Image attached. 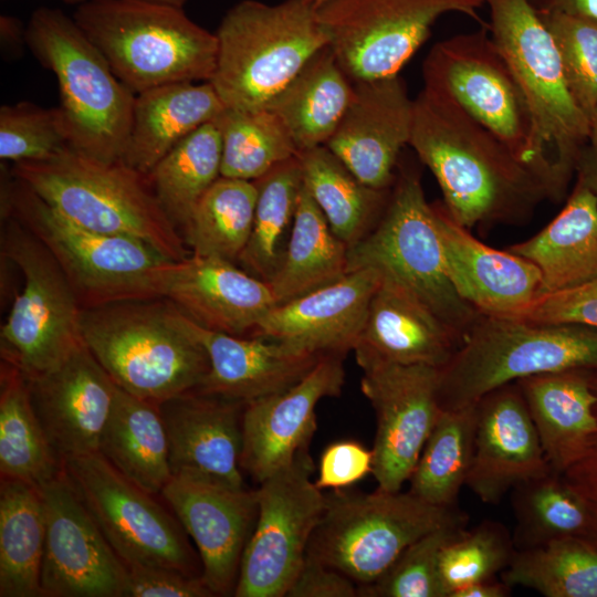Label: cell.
<instances>
[{"mask_svg":"<svg viewBox=\"0 0 597 597\" xmlns=\"http://www.w3.org/2000/svg\"><path fill=\"white\" fill-rule=\"evenodd\" d=\"M344 355L323 356L290 388L245 404L240 464L261 483L306 450L316 431V406L341 395Z\"/></svg>","mask_w":597,"mask_h":597,"instance_id":"cell-20","label":"cell"},{"mask_svg":"<svg viewBox=\"0 0 597 597\" xmlns=\"http://www.w3.org/2000/svg\"><path fill=\"white\" fill-rule=\"evenodd\" d=\"M184 320L209 358L198 392L248 404L290 388L325 356L262 337L211 331L185 314Z\"/></svg>","mask_w":597,"mask_h":597,"instance_id":"cell-29","label":"cell"},{"mask_svg":"<svg viewBox=\"0 0 597 597\" xmlns=\"http://www.w3.org/2000/svg\"><path fill=\"white\" fill-rule=\"evenodd\" d=\"M25 28L27 46L56 77L70 146L100 161H121L136 94L118 80L73 17L39 8Z\"/></svg>","mask_w":597,"mask_h":597,"instance_id":"cell-7","label":"cell"},{"mask_svg":"<svg viewBox=\"0 0 597 597\" xmlns=\"http://www.w3.org/2000/svg\"><path fill=\"white\" fill-rule=\"evenodd\" d=\"M577 180L583 182L597 198V149L587 145L582 150L576 169Z\"/></svg>","mask_w":597,"mask_h":597,"instance_id":"cell-58","label":"cell"},{"mask_svg":"<svg viewBox=\"0 0 597 597\" xmlns=\"http://www.w3.org/2000/svg\"><path fill=\"white\" fill-rule=\"evenodd\" d=\"M348 273V245L332 231L306 188L280 264L268 282L276 305L331 284Z\"/></svg>","mask_w":597,"mask_h":597,"instance_id":"cell-35","label":"cell"},{"mask_svg":"<svg viewBox=\"0 0 597 597\" xmlns=\"http://www.w3.org/2000/svg\"><path fill=\"white\" fill-rule=\"evenodd\" d=\"M160 495L195 542L206 585L214 596L234 595L243 551L258 515L256 489L172 475Z\"/></svg>","mask_w":597,"mask_h":597,"instance_id":"cell-19","label":"cell"},{"mask_svg":"<svg viewBox=\"0 0 597 597\" xmlns=\"http://www.w3.org/2000/svg\"><path fill=\"white\" fill-rule=\"evenodd\" d=\"M409 146L434 176L460 226L520 224L567 186L551 168L526 163L458 103L422 88L413 100Z\"/></svg>","mask_w":597,"mask_h":597,"instance_id":"cell-1","label":"cell"},{"mask_svg":"<svg viewBox=\"0 0 597 597\" xmlns=\"http://www.w3.org/2000/svg\"><path fill=\"white\" fill-rule=\"evenodd\" d=\"M511 506L516 521L512 535L516 549L563 538L589 542L591 526L587 507L553 470L515 486L511 491Z\"/></svg>","mask_w":597,"mask_h":597,"instance_id":"cell-42","label":"cell"},{"mask_svg":"<svg viewBox=\"0 0 597 597\" xmlns=\"http://www.w3.org/2000/svg\"><path fill=\"white\" fill-rule=\"evenodd\" d=\"M588 145L597 149V104L589 116V140Z\"/></svg>","mask_w":597,"mask_h":597,"instance_id":"cell-59","label":"cell"},{"mask_svg":"<svg viewBox=\"0 0 597 597\" xmlns=\"http://www.w3.org/2000/svg\"><path fill=\"white\" fill-rule=\"evenodd\" d=\"M316 8H318L322 3H324L326 0H310Z\"/></svg>","mask_w":597,"mask_h":597,"instance_id":"cell-62","label":"cell"},{"mask_svg":"<svg viewBox=\"0 0 597 597\" xmlns=\"http://www.w3.org/2000/svg\"><path fill=\"white\" fill-rule=\"evenodd\" d=\"M224 105L210 82H179L136 94L122 160L148 176L180 140L214 121Z\"/></svg>","mask_w":597,"mask_h":597,"instance_id":"cell-30","label":"cell"},{"mask_svg":"<svg viewBox=\"0 0 597 597\" xmlns=\"http://www.w3.org/2000/svg\"><path fill=\"white\" fill-rule=\"evenodd\" d=\"M483 0H326L317 17L352 82L398 75L447 13L481 21Z\"/></svg>","mask_w":597,"mask_h":597,"instance_id":"cell-15","label":"cell"},{"mask_svg":"<svg viewBox=\"0 0 597 597\" xmlns=\"http://www.w3.org/2000/svg\"><path fill=\"white\" fill-rule=\"evenodd\" d=\"M286 596L355 597L358 596V585L342 572L306 555Z\"/></svg>","mask_w":597,"mask_h":597,"instance_id":"cell-54","label":"cell"},{"mask_svg":"<svg viewBox=\"0 0 597 597\" xmlns=\"http://www.w3.org/2000/svg\"><path fill=\"white\" fill-rule=\"evenodd\" d=\"M381 273L363 268L339 280L275 305L253 337L275 341L318 355L353 350Z\"/></svg>","mask_w":597,"mask_h":597,"instance_id":"cell-24","label":"cell"},{"mask_svg":"<svg viewBox=\"0 0 597 597\" xmlns=\"http://www.w3.org/2000/svg\"><path fill=\"white\" fill-rule=\"evenodd\" d=\"M590 381L597 394V368L590 369ZM594 411L597 418V404ZM561 475L589 512L591 525L589 545L597 549V427Z\"/></svg>","mask_w":597,"mask_h":597,"instance_id":"cell-53","label":"cell"},{"mask_svg":"<svg viewBox=\"0 0 597 597\" xmlns=\"http://www.w3.org/2000/svg\"><path fill=\"white\" fill-rule=\"evenodd\" d=\"M374 452L355 440L328 444L318 461L315 484L324 489L343 490L373 473Z\"/></svg>","mask_w":597,"mask_h":597,"instance_id":"cell-51","label":"cell"},{"mask_svg":"<svg viewBox=\"0 0 597 597\" xmlns=\"http://www.w3.org/2000/svg\"><path fill=\"white\" fill-rule=\"evenodd\" d=\"M153 300L83 308L85 345L117 387L159 404L197 390L209 371L203 346L171 303Z\"/></svg>","mask_w":597,"mask_h":597,"instance_id":"cell-3","label":"cell"},{"mask_svg":"<svg viewBox=\"0 0 597 597\" xmlns=\"http://www.w3.org/2000/svg\"><path fill=\"white\" fill-rule=\"evenodd\" d=\"M11 177L2 189V210L50 251L82 308L164 297L175 261L142 240L71 222Z\"/></svg>","mask_w":597,"mask_h":597,"instance_id":"cell-5","label":"cell"},{"mask_svg":"<svg viewBox=\"0 0 597 597\" xmlns=\"http://www.w3.org/2000/svg\"><path fill=\"white\" fill-rule=\"evenodd\" d=\"M253 181L258 188L253 226L238 261L243 270L269 282L283 256L303 187L297 155Z\"/></svg>","mask_w":597,"mask_h":597,"instance_id":"cell-43","label":"cell"},{"mask_svg":"<svg viewBox=\"0 0 597 597\" xmlns=\"http://www.w3.org/2000/svg\"><path fill=\"white\" fill-rule=\"evenodd\" d=\"M147 1L158 2V3L174 6L178 8H184L185 3L187 2V0H147Z\"/></svg>","mask_w":597,"mask_h":597,"instance_id":"cell-60","label":"cell"},{"mask_svg":"<svg viewBox=\"0 0 597 597\" xmlns=\"http://www.w3.org/2000/svg\"><path fill=\"white\" fill-rule=\"evenodd\" d=\"M412 122L413 100L399 74L353 82L349 104L325 146L364 185L389 190Z\"/></svg>","mask_w":597,"mask_h":597,"instance_id":"cell-21","label":"cell"},{"mask_svg":"<svg viewBox=\"0 0 597 597\" xmlns=\"http://www.w3.org/2000/svg\"><path fill=\"white\" fill-rule=\"evenodd\" d=\"M25 30L27 28H23L17 18L2 14L0 18L2 49L7 53L20 52L21 45L27 44Z\"/></svg>","mask_w":597,"mask_h":597,"instance_id":"cell-57","label":"cell"},{"mask_svg":"<svg viewBox=\"0 0 597 597\" xmlns=\"http://www.w3.org/2000/svg\"><path fill=\"white\" fill-rule=\"evenodd\" d=\"M489 32L530 107L541 149L570 179L589 140V117L574 100L555 41L530 0H483Z\"/></svg>","mask_w":597,"mask_h":597,"instance_id":"cell-11","label":"cell"},{"mask_svg":"<svg viewBox=\"0 0 597 597\" xmlns=\"http://www.w3.org/2000/svg\"><path fill=\"white\" fill-rule=\"evenodd\" d=\"M199 575L166 567L127 568L124 597H211Z\"/></svg>","mask_w":597,"mask_h":597,"instance_id":"cell-52","label":"cell"},{"mask_svg":"<svg viewBox=\"0 0 597 597\" xmlns=\"http://www.w3.org/2000/svg\"><path fill=\"white\" fill-rule=\"evenodd\" d=\"M538 14L555 41L567 86L589 117L597 104V22L563 12Z\"/></svg>","mask_w":597,"mask_h":597,"instance_id":"cell-49","label":"cell"},{"mask_svg":"<svg viewBox=\"0 0 597 597\" xmlns=\"http://www.w3.org/2000/svg\"><path fill=\"white\" fill-rule=\"evenodd\" d=\"M506 250L540 270V293L593 277L597 274V198L577 180L564 208L547 226Z\"/></svg>","mask_w":597,"mask_h":597,"instance_id":"cell-32","label":"cell"},{"mask_svg":"<svg viewBox=\"0 0 597 597\" xmlns=\"http://www.w3.org/2000/svg\"><path fill=\"white\" fill-rule=\"evenodd\" d=\"M27 381L35 415L62 464L98 452L117 386L85 343L59 366Z\"/></svg>","mask_w":597,"mask_h":597,"instance_id":"cell-22","label":"cell"},{"mask_svg":"<svg viewBox=\"0 0 597 597\" xmlns=\"http://www.w3.org/2000/svg\"><path fill=\"white\" fill-rule=\"evenodd\" d=\"M214 34L217 61L209 82L224 107L238 111L265 108L329 45L310 0H242L226 12Z\"/></svg>","mask_w":597,"mask_h":597,"instance_id":"cell-4","label":"cell"},{"mask_svg":"<svg viewBox=\"0 0 597 597\" xmlns=\"http://www.w3.org/2000/svg\"><path fill=\"white\" fill-rule=\"evenodd\" d=\"M474 405V449L465 485L483 503L498 504L515 486L552 468L516 383L486 392Z\"/></svg>","mask_w":597,"mask_h":597,"instance_id":"cell-23","label":"cell"},{"mask_svg":"<svg viewBox=\"0 0 597 597\" xmlns=\"http://www.w3.org/2000/svg\"><path fill=\"white\" fill-rule=\"evenodd\" d=\"M39 490L45 513L41 597H124L127 567L64 472Z\"/></svg>","mask_w":597,"mask_h":597,"instance_id":"cell-18","label":"cell"},{"mask_svg":"<svg viewBox=\"0 0 597 597\" xmlns=\"http://www.w3.org/2000/svg\"><path fill=\"white\" fill-rule=\"evenodd\" d=\"M360 389L376 415L373 475L379 490L400 491L417 464L441 408L440 369L367 360Z\"/></svg>","mask_w":597,"mask_h":597,"instance_id":"cell-17","label":"cell"},{"mask_svg":"<svg viewBox=\"0 0 597 597\" xmlns=\"http://www.w3.org/2000/svg\"><path fill=\"white\" fill-rule=\"evenodd\" d=\"M2 250L22 272L24 286L1 326V356L25 378H33L84 344L83 308L50 251L13 217Z\"/></svg>","mask_w":597,"mask_h":597,"instance_id":"cell-12","label":"cell"},{"mask_svg":"<svg viewBox=\"0 0 597 597\" xmlns=\"http://www.w3.org/2000/svg\"><path fill=\"white\" fill-rule=\"evenodd\" d=\"M256 197L254 181L219 177L181 230L190 253L238 261L252 231Z\"/></svg>","mask_w":597,"mask_h":597,"instance_id":"cell-41","label":"cell"},{"mask_svg":"<svg viewBox=\"0 0 597 597\" xmlns=\"http://www.w3.org/2000/svg\"><path fill=\"white\" fill-rule=\"evenodd\" d=\"M221 134L212 121L180 140L147 176L178 230L184 229L201 197L221 177Z\"/></svg>","mask_w":597,"mask_h":597,"instance_id":"cell-39","label":"cell"},{"mask_svg":"<svg viewBox=\"0 0 597 597\" xmlns=\"http://www.w3.org/2000/svg\"><path fill=\"white\" fill-rule=\"evenodd\" d=\"M45 513L38 488L19 480L0 483V596L41 597Z\"/></svg>","mask_w":597,"mask_h":597,"instance_id":"cell-37","label":"cell"},{"mask_svg":"<svg viewBox=\"0 0 597 597\" xmlns=\"http://www.w3.org/2000/svg\"><path fill=\"white\" fill-rule=\"evenodd\" d=\"M303 185L326 218L334 234L349 247L380 219L389 190L364 185L325 145L297 154Z\"/></svg>","mask_w":597,"mask_h":597,"instance_id":"cell-36","label":"cell"},{"mask_svg":"<svg viewBox=\"0 0 597 597\" xmlns=\"http://www.w3.org/2000/svg\"><path fill=\"white\" fill-rule=\"evenodd\" d=\"M422 78L425 88L452 98L520 159L558 172L538 145L527 102L488 23L437 42L422 63Z\"/></svg>","mask_w":597,"mask_h":597,"instance_id":"cell-13","label":"cell"},{"mask_svg":"<svg viewBox=\"0 0 597 597\" xmlns=\"http://www.w3.org/2000/svg\"><path fill=\"white\" fill-rule=\"evenodd\" d=\"M221 134V176L253 181L298 154L281 121L270 108H224L214 119Z\"/></svg>","mask_w":597,"mask_h":597,"instance_id":"cell-45","label":"cell"},{"mask_svg":"<svg viewBox=\"0 0 597 597\" xmlns=\"http://www.w3.org/2000/svg\"><path fill=\"white\" fill-rule=\"evenodd\" d=\"M63 472L127 568L166 567L201 576L200 558L176 515L98 452L65 460Z\"/></svg>","mask_w":597,"mask_h":597,"instance_id":"cell-14","label":"cell"},{"mask_svg":"<svg viewBox=\"0 0 597 597\" xmlns=\"http://www.w3.org/2000/svg\"><path fill=\"white\" fill-rule=\"evenodd\" d=\"M515 551L513 536L499 522L485 520L472 530L464 528L440 552L439 575L446 596L494 578L510 565Z\"/></svg>","mask_w":597,"mask_h":597,"instance_id":"cell-46","label":"cell"},{"mask_svg":"<svg viewBox=\"0 0 597 597\" xmlns=\"http://www.w3.org/2000/svg\"><path fill=\"white\" fill-rule=\"evenodd\" d=\"M501 580L546 597H597V549L577 538L516 549Z\"/></svg>","mask_w":597,"mask_h":597,"instance_id":"cell-44","label":"cell"},{"mask_svg":"<svg viewBox=\"0 0 597 597\" xmlns=\"http://www.w3.org/2000/svg\"><path fill=\"white\" fill-rule=\"evenodd\" d=\"M98 453L127 480L160 495L172 475L158 404L117 387L100 438Z\"/></svg>","mask_w":597,"mask_h":597,"instance_id":"cell-33","label":"cell"},{"mask_svg":"<svg viewBox=\"0 0 597 597\" xmlns=\"http://www.w3.org/2000/svg\"><path fill=\"white\" fill-rule=\"evenodd\" d=\"M468 520L446 524L411 543L378 579L358 587V596L447 597L439 575L440 552L465 528Z\"/></svg>","mask_w":597,"mask_h":597,"instance_id":"cell-47","label":"cell"},{"mask_svg":"<svg viewBox=\"0 0 597 597\" xmlns=\"http://www.w3.org/2000/svg\"><path fill=\"white\" fill-rule=\"evenodd\" d=\"M61 1L66 2L69 4L80 6L82 3H85V2H88V1H92V0H61Z\"/></svg>","mask_w":597,"mask_h":597,"instance_id":"cell-61","label":"cell"},{"mask_svg":"<svg viewBox=\"0 0 597 597\" xmlns=\"http://www.w3.org/2000/svg\"><path fill=\"white\" fill-rule=\"evenodd\" d=\"M553 471L562 473L596 429L597 394L589 368L525 377L516 381Z\"/></svg>","mask_w":597,"mask_h":597,"instance_id":"cell-31","label":"cell"},{"mask_svg":"<svg viewBox=\"0 0 597 597\" xmlns=\"http://www.w3.org/2000/svg\"><path fill=\"white\" fill-rule=\"evenodd\" d=\"M73 19L133 93L179 82H209L217 38L182 8L147 0H92Z\"/></svg>","mask_w":597,"mask_h":597,"instance_id":"cell-6","label":"cell"},{"mask_svg":"<svg viewBox=\"0 0 597 597\" xmlns=\"http://www.w3.org/2000/svg\"><path fill=\"white\" fill-rule=\"evenodd\" d=\"M468 516L458 505L430 504L412 493L333 490L307 546V556L331 566L358 587L378 579L425 534Z\"/></svg>","mask_w":597,"mask_h":597,"instance_id":"cell-10","label":"cell"},{"mask_svg":"<svg viewBox=\"0 0 597 597\" xmlns=\"http://www.w3.org/2000/svg\"><path fill=\"white\" fill-rule=\"evenodd\" d=\"M244 406L195 390L159 402L171 475L245 488L240 464Z\"/></svg>","mask_w":597,"mask_h":597,"instance_id":"cell-25","label":"cell"},{"mask_svg":"<svg viewBox=\"0 0 597 597\" xmlns=\"http://www.w3.org/2000/svg\"><path fill=\"white\" fill-rule=\"evenodd\" d=\"M353 82L332 49L315 54L266 106L290 132L298 153L325 145L342 119Z\"/></svg>","mask_w":597,"mask_h":597,"instance_id":"cell-34","label":"cell"},{"mask_svg":"<svg viewBox=\"0 0 597 597\" xmlns=\"http://www.w3.org/2000/svg\"><path fill=\"white\" fill-rule=\"evenodd\" d=\"M512 587L494 578L472 583L457 589L450 597H506L511 595Z\"/></svg>","mask_w":597,"mask_h":597,"instance_id":"cell-56","label":"cell"},{"mask_svg":"<svg viewBox=\"0 0 597 597\" xmlns=\"http://www.w3.org/2000/svg\"><path fill=\"white\" fill-rule=\"evenodd\" d=\"M363 268L398 281L463 342L481 316L447 275L433 205L415 170H401L376 226L348 248V272Z\"/></svg>","mask_w":597,"mask_h":597,"instance_id":"cell-9","label":"cell"},{"mask_svg":"<svg viewBox=\"0 0 597 597\" xmlns=\"http://www.w3.org/2000/svg\"><path fill=\"white\" fill-rule=\"evenodd\" d=\"M504 318L597 329V274L566 289L538 293L523 310Z\"/></svg>","mask_w":597,"mask_h":597,"instance_id":"cell-50","label":"cell"},{"mask_svg":"<svg viewBox=\"0 0 597 597\" xmlns=\"http://www.w3.org/2000/svg\"><path fill=\"white\" fill-rule=\"evenodd\" d=\"M10 174L82 228L142 240L175 262L190 255L148 177L123 161H100L67 147L48 159L14 163Z\"/></svg>","mask_w":597,"mask_h":597,"instance_id":"cell-2","label":"cell"},{"mask_svg":"<svg viewBox=\"0 0 597 597\" xmlns=\"http://www.w3.org/2000/svg\"><path fill=\"white\" fill-rule=\"evenodd\" d=\"M63 464L33 409L27 378L8 363L1 367L0 473L38 489L56 479Z\"/></svg>","mask_w":597,"mask_h":597,"instance_id":"cell-38","label":"cell"},{"mask_svg":"<svg viewBox=\"0 0 597 597\" xmlns=\"http://www.w3.org/2000/svg\"><path fill=\"white\" fill-rule=\"evenodd\" d=\"M574 368H597L596 328L481 315L439 371V406L465 408L502 385Z\"/></svg>","mask_w":597,"mask_h":597,"instance_id":"cell-8","label":"cell"},{"mask_svg":"<svg viewBox=\"0 0 597 597\" xmlns=\"http://www.w3.org/2000/svg\"><path fill=\"white\" fill-rule=\"evenodd\" d=\"M462 343L416 295L381 274L353 350L357 364L377 360L441 369Z\"/></svg>","mask_w":597,"mask_h":597,"instance_id":"cell-28","label":"cell"},{"mask_svg":"<svg viewBox=\"0 0 597 597\" xmlns=\"http://www.w3.org/2000/svg\"><path fill=\"white\" fill-rule=\"evenodd\" d=\"M308 449L259 483L258 515L241 558L235 597H284L306 558L326 505Z\"/></svg>","mask_w":597,"mask_h":597,"instance_id":"cell-16","label":"cell"},{"mask_svg":"<svg viewBox=\"0 0 597 597\" xmlns=\"http://www.w3.org/2000/svg\"><path fill=\"white\" fill-rule=\"evenodd\" d=\"M163 298L205 328L245 337L276 305L268 282L231 261L195 254L175 262Z\"/></svg>","mask_w":597,"mask_h":597,"instance_id":"cell-26","label":"cell"},{"mask_svg":"<svg viewBox=\"0 0 597 597\" xmlns=\"http://www.w3.org/2000/svg\"><path fill=\"white\" fill-rule=\"evenodd\" d=\"M475 426V405L441 409L408 480L410 493L437 506H457L472 463Z\"/></svg>","mask_w":597,"mask_h":597,"instance_id":"cell-40","label":"cell"},{"mask_svg":"<svg viewBox=\"0 0 597 597\" xmlns=\"http://www.w3.org/2000/svg\"><path fill=\"white\" fill-rule=\"evenodd\" d=\"M540 13L563 12L597 22V0H530Z\"/></svg>","mask_w":597,"mask_h":597,"instance_id":"cell-55","label":"cell"},{"mask_svg":"<svg viewBox=\"0 0 597 597\" xmlns=\"http://www.w3.org/2000/svg\"><path fill=\"white\" fill-rule=\"evenodd\" d=\"M71 147L60 107L31 102L0 108V158L14 163L43 160Z\"/></svg>","mask_w":597,"mask_h":597,"instance_id":"cell-48","label":"cell"},{"mask_svg":"<svg viewBox=\"0 0 597 597\" xmlns=\"http://www.w3.org/2000/svg\"><path fill=\"white\" fill-rule=\"evenodd\" d=\"M447 275L457 293L481 315L509 317L540 293V270L507 250L491 248L433 205Z\"/></svg>","mask_w":597,"mask_h":597,"instance_id":"cell-27","label":"cell"}]
</instances>
